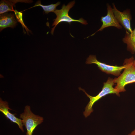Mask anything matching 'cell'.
<instances>
[{"mask_svg":"<svg viewBox=\"0 0 135 135\" xmlns=\"http://www.w3.org/2000/svg\"><path fill=\"white\" fill-rule=\"evenodd\" d=\"M134 58L132 56L126 59L124 64L126 65L122 73L117 78L114 79L116 84L114 88L119 93L126 91L125 86L127 84L135 82V66L133 64Z\"/></svg>","mask_w":135,"mask_h":135,"instance_id":"1","label":"cell"},{"mask_svg":"<svg viewBox=\"0 0 135 135\" xmlns=\"http://www.w3.org/2000/svg\"><path fill=\"white\" fill-rule=\"evenodd\" d=\"M114 84V79L110 77L108 78L106 82L104 83L102 90L95 96H90L84 89L80 87L78 88L79 90H82L84 92L90 99V101L86 107L85 110L83 112L85 118L88 117L93 112L92 106L94 104L102 98L107 94H115L117 96H120L119 93L113 87Z\"/></svg>","mask_w":135,"mask_h":135,"instance_id":"2","label":"cell"},{"mask_svg":"<svg viewBox=\"0 0 135 135\" xmlns=\"http://www.w3.org/2000/svg\"><path fill=\"white\" fill-rule=\"evenodd\" d=\"M75 2L74 0L70 2L67 5L63 4L62 8L60 10H56L54 12L56 15V18L54 20L52 26H54L52 28L51 33L53 34L54 29L56 26L59 23L62 22H66L70 24L72 22H80L85 25L88 24L87 21L82 18H80L78 20L72 18L68 14L70 10L74 5Z\"/></svg>","mask_w":135,"mask_h":135,"instance_id":"3","label":"cell"},{"mask_svg":"<svg viewBox=\"0 0 135 135\" xmlns=\"http://www.w3.org/2000/svg\"><path fill=\"white\" fill-rule=\"evenodd\" d=\"M20 118L22 119V124L26 129V135H32L36 127L44 120L42 117L32 113L30 106L28 105L25 106L24 112L20 114Z\"/></svg>","mask_w":135,"mask_h":135,"instance_id":"4","label":"cell"},{"mask_svg":"<svg viewBox=\"0 0 135 135\" xmlns=\"http://www.w3.org/2000/svg\"><path fill=\"white\" fill-rule=\"evenodd\" d=\"M87 64H96L99 69L103 72L108 74H111L116 76H119L121 74V72L126 67V65L123 64V66H118L108 65L98 61L96 55L89 56L86 62Z\"/></svg>","mask_w":135,"mask_h":135,"instance_id":"5","label":"cell"},{"mask_svg":"<svg viewBox=\"0 0 135 135\" xmlns=\"http://www.w3.org/2000/svg\"><path fill=\"white\" fill-rule=\"evenodd\" d=\"M113 10L114 15L119 23L129 33L132 31L130 21L132 16L130 9H127L123 12L118 10L114 3L112 4Z\"/></svg>","mask_w":135,"mask_h":135,"instance_id":"6","label":"cell"},{"mask_svg":"<svg viewBox=\"0 0 135 135\" xmlns=\"http://www.w3.org/2000/svg\"><path fill=\"white\" fill-rule=\"evenodd\" d=\"M107 13L105 16L101 17L100 21L102 22V24L100 28L90 36L94 35L96 32L102 31L105 28L110 26H113L118 29H121L122 27L118 22L114 14L113 8L108 4H107Z\"/></svg>","mask_w":135,"mask_h":135,"instance_id":"7","label":"cell"},{"mask_svg":"<svg viewBox=\"0 0 135 135\" xmlns=\"http://www.w3.org/2000/svg\"><path fill=\"white\" fill-rule=\"evenodd\" d=\"M9 109L11 110L9 107L8 104L6 101L2 100L0 98V111L11 122L16 124L22 132H24L22 120L17 118L15 116V114L10 113Z\"/></svg>","mask_w":135,"mask_h":135,"instance_id":"8","label":"cell"},{"mask_svg":"<svg viewBox=\"0 0 135 135\" xmlns=\"http://www.w3.org/2000/svg\"><path fill=\"white\" fill-rule=\"evenodd\" d=\"M14 14L6 13L0 15V31L4 28L10 27L14 28L17 24Z\"/></svg>","mask_w":135,"mask_h":135,"instance_id":"9","label":"cell"},{"mask_svg":"<svg viewBox=\"0 0 135 135\" xmlns=\"http://www.w3.org/2000/svg\"><path fill=\"white\" fill-rule=\"evenodd\" d=\"M32 2L33 1L31 0H1L0 2V14L10 11L14 12L13 6L17 2L30 3Z\"/></svg>","mask_w":135,"mask_h":135,"instance_id":"10","label":"cell"},{"mask_svg":"<svg viewBox=\"0 0 135 135\" xmlns=\"http://www.w3.org/2000/svg\"><path fill=\"white\" fill-rule=\"evenodd\" d=\"M124 43L127 44V49L132 54L135 53V28L131 33L126 31L122 39Z\"/></svg>","mask_w":135,"mask_h":135,"instance_id":"11","label":"cell"},{"mask_svg":"<svg viewBox=\"0 0 135 135\" xmlns=\"http://www.w3.org/2000/svg\"><path fill=\"white\" fill-rule=\"evenodd\" d=\"M60 2H58L55 4H51L48 5H44L41 4L40 0H38L34 6L30 8L38 6H40L44 10V14H48L50 12H54L56 10V7L60 5Z\"/></svg>","mask_w":135,"mask_h":135,"instance_id":"12","label":"cell"},{"mask_svg":"<svg viewBox=\"0 0 135 135\" xmlns=\"http://www.w3.org/2000/svg\"><path fill=\"white\" fill-rule=\"evenodd\" d=\"M14 12L17 21L20 22L21 24L23 27L24 31V28L28 34V32L31 33V31L28 29L24 22L22 17V13L21 12H18L16 10H14Z\"/></svg>","mask_w":135,"mask_h":135,"instance_id":"13","label":"cell"},{"mask_svg":"<svg viewBox=\"0 0 135 135\" xmlns=\"http://www.w3.org/2000/svg\"><path fill=\"white\" fill-rule=\"evenodd\" d=\"M128 135H135V128Z\"/></svg>","mask_w":135,"mask_h":135,"instance_id":"14","label":"cell"},{"mask_svg":"<svg viewBox=\"0 0 135 135\" xmlns=\"http://www.w3.org/2000/svg\"><path fill=\"white\" fill-rule=\"evenodd\" d=\"M133 64L135 66V59L134 60V61Z\"/></svg>","mask_w":135,"mask_h":135,"instance_id":"15","label":"cell"}]
</instances>
